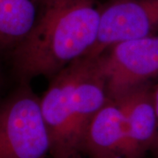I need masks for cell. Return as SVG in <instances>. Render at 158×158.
Masks as SVG:
<instances>
[{"label":"cell","mask_w":158,"mask_h":158,"mask_svg":"<svg viewBox=\"0 0 158 158\" xmlns=\"http://www.w3.org/2000/svg\"><path fill=\"white\" fill-rule=\"evenodd\" d=\"M154 34H158V0H106L98 37L87 56H97L118 42Z\"/></svg>","instance_id":"5b68a950"},{"label":"cell","mask_w":158,"mask_h":158,"mask_svg":"<svg viewBox=\"0 0 158 158\" xmlns=\"http://www.w3.org/2000/svg\"><path fill=\"white\" fill-rule=\"evenodd\" d=\"M98 56L109 98L122 96L158 77V34L120 41Z\"/></svg>","instance_id":"277c9868"},{"label":"cell","mask_w":158,"mask_h":158,"mask_svg":"<svg viewBox=\"0 0 158 158\" xmlns=\"http://www.w3.org/2000/svg\"><path fill=\"white\" fill-rule=\"evenodd\" d=\"M98 0H50L48 11L11 60L19 83L54 77L86 56L96 44L101 20Z\"/></svg>","instance_id":"6da1fadb"},{"label":"cell","mask_w":158,"mask_h":158,"mask_svg":"<svg viewBox=\"0 0 158 158\" xmlns=\"http://www.w3.org/2000/svg\"><path fill=\"white\" fill-rule=\"evenodd\" d=\"M50 0H0V57L10 59L45 16Z\"/></svg>","instance_id":"ba28073f"},{"label":"cell","mask_w":158,"mask_h":158,"mask_svg":"<svg viewBox=\"0 0 158 158\" xmlns=\"http://www.w3.org/2000/svg\"><path fill=\"white\" fill-rule=\"evenodd\" d=\"M126 115L124 158H144L151 152L157 132V117L153 99V83L118 97Z\"/></svg>","instance_id":"8992f818"},{"label":"cell","mask_w":158,"mask_h":158,"mask_svg":"<svg viewBox=\"0 0 158 158\" xmlns=\"http://www.w3.org/2000/svg\"><path fill=\"white\" fill-rule=\"evenodd\" d=\"M108 98L107 81L98 56L82 57L51 78L40 98V110L52 157L82 155L87 128Z\"/></svg>","instance_id":"7a4b0ae2"},{"label":"cell","mask_w":158,"mask_h":158,"mask_svg":"<svg viewBox=\"0 0 158 158\" xmlns=\"http://www.w3.org/2000/svg\"><path fill=\"white\" fill-rule=\"evenodd\" d=\"M1 84H2V74L0 71V86H1Z\"/></svg>","instance_id":"30bf717a"},{"label":"cell","mask_w":158,"mask_h":158,"mask_svg":"<svg viewBox=\"0 0 158 158\" xmlns=\"http://www.w3.org/2000/svg\"><path fill=\"white\" fill-rule=\"evenodd\" d=\"M50 143L40 98L29 83L0 98V158H47Z\"/></svg>","instance_id":"3957f363"},{"label":"cell","mask_w":158,"mask_h":158,"mask_svg":"<svg viewBox=\"0 0 158 158\" xmlns=\"http://www.w3.org/2000/svg\"><path fill=\"white\" fill-rule=\"evenodd\" d=\"M126 115L119 98H109L91 119L82 154L90 158H124Z\"/></svg>","instance_id":"52a82bcc"},{"label":"cell","mask_w":158,"mask_h":158,"mask_svg":"<svg viewBox=\"0 0 158 158\" xmlns=\"http://www.w3.org/2000/svg\"><path fill=\"white\" fill-rule=\"evenodd\" d=\"M76 158H82V156H77V157H76Z\"/></svg>","instance_id":"8fae6325"},{"label":"cell","mask_w":158,"mask_h":158,"mask_svg":"<svg viewBox=\"0 0 158 158\" xmlns=\"http://www.w3.org/2000/svg\"><path fill=\"white\" fill-rule=\"evenodd\" d=\"M153 99H154V103H155L156 117H157V132H156V141H155L152 150L150 153L152 154L153 157L158 158V84L153 85Z\"/></svg>","instance_id":"9c48e42d"}]
</instances>
